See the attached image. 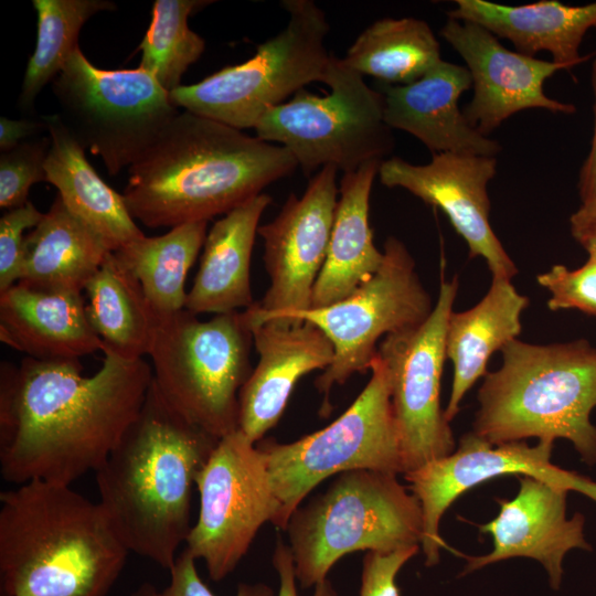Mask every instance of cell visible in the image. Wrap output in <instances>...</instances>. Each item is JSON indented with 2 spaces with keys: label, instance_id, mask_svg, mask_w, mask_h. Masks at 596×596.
<instances>
[{
  "label": "cell",
  "instance_id": "6da1fadb",
  "mask_svg": "<svg viewBox=\"0 0 596 596\" xmlns=\"http://www.w3.org/2000/svg\"><path fill=\"white\" fill-rule=\"evenodd\" d=\"M98 371L79 361L24 358L0 368V470L18 486L72 483L96 471L140 413L151 365L108 345Z\"/></svg>",
  "mask_w": 596,
  "mask_h": 596
},
{
  "label": "cell",
  "instance_id": "7a4b0ae2",
  "mask_svg": "<svg viewBox=\"0 0 596 596\" xmlns=\"http://www.w3.org/2000/svg\"><path fill=\"white\" fill-rule=\"evenodd\" d=\"M297 167L279 145L183 110L128 168L123 196L134 220L172 228L226 214Z\"/></svg>",
  "mask_w": 596,
  "mask_h": 596
},
{
  "label": "cell",
  "instance_id": "3957f363",
  "mask_svg": "<svg viewBox=\"0 0 596 596\" xmlns=\"http://www.w3.org/2000/svg\"><path fill=\"white\" fill-rule=\"evenodd\" d=\"M217 441L152 381L139 415L95 471L98 503L130 553L173 566L192 528L193 487Z\"/></svg>",
  "mask_w": 596,
  "mask_h": 596
},
{
  "label": "cell",
  "instance_id": "277c9868",
  "mask_svg": "<svg viewBox=\"0 0 596 596\" xmlns=\"http://www.w3.org/2000/svg\"><path fill=\"white\" fill-rule=\"evenodd\" d=\"M129 553L98 501L72 486L0 493V596H106Z\"/></svg>",
  "mask_w": 596,
  "mask_h": 596
},
{
  "label": "cell",
  "instance_id": "5b68a950",
  "mask_svg": "<svg viewBox=\"0 0 596 596\" xmlns=\"http://www.w3.org/2000/svg\"><path fill=\"white\" fill-rule=\"evenodd\" d=\"M501 353V366L478 391L472 432L496 445L567 439L595 465L596 348L583 339L546 345L515 339Z\"/></svg>",
  "mask_w": 596,
  "mask_h": 596
},
{
  "label": "cell",
  "instance_id": "8992f818",
  "mask_svg": "<svg viewBox=\"0 0 596 596\" xmlns=\"http://www.w3.org/2000/svg\"><path fill=\"white\" fill-rule=\"evenodd\" d=\"M396 476L368 469L341 472L323 493L295 510L286 531L301 587L326 579L349 553L421 547L419 501Z\"/></svg>",
  "mask_w": 596,
  "mask_h": 596
},
{
  "label": "cell",
  "instance_id": "52a82bcc",
  "mask_svg": "<svg viewBox=\"0 0 596 596\" xmlns=\"http://www.w3.org/2000/svg\"><path fill=\"white\" fill-rule=\"evenodd\" d=\"M252 344L246 310L206 321L187 309L159 317L148 352L153 384L182 417L220 439L240 429Z\"/></svg>",
  "mask_w": 596,
  "mask_h": 596
},
{
  "label": "cell",
  "instance_id": "ba28073f",
  "mask_svg": "<svg viewBox=\"0 0 596 596\" xmlns=\"http://www.w3.org/2000/svg\"><path fill=\"white\" fill-rule=\"evenodd\" d=\"M286 26L259 44L244 63L225 66L191 85L170 92L177 107L243 130L255 128L270 108L312 82L323 83L332 54L329 23L311 0H284Z\"/></svg>",
  "mask_w": 596,
  "mask_h": 596
},
{
  "label": "cell",
  "instance_id": "9c48e42d",
  "mask_svg": "<svg viewBox=\"0 0 596 596\" xmlns=\"http://www.w3.org/2000/svg\"><path fill=\"white\" fill-rule=\"evenodd\" d=\"M323 83L330 87L326 96L302 88L267 110L256 137L286 148L307 175L320 167L344 174L384 161L395 140L384 120L383 94L333 54Z\"/></svg>",
  "mask_w": 596,
  "mask_h": 596
},
{
  "label": "cell",
  "instance_id": "30bf717a",
  "mask_svg": "<svg viewBox=\"0 0 596 596\" xmlns=\"http://www.w3.org/2000/svg\"><path fill=\"white\" fill-rule=\"evenodd\" d=\"M371 379L348 409L327 427L291 443L265 440V455L280 511L276 528L287 523L321 481L351 470L403 473V459L386 366L379 354Z\"/></svg>",
  "mask_w": 596,
  "mask_h": 596
},
{
  "label": "cell",
  "instance_id": "8fae6325",
  "mask_svg": "<svg viewBox=\"0 0 596 596\" xmlns=\"http://www.w3.org/2000/svg\"><path fill=\"white\" fill-rule=\"evenodd\" d=\"M57 115L110 175L130 167L179 114L147 71L103 70L77 47L52 83Z\"/></svg>",
  "mask_w": 596,
  "mask_h": 596
},
{
  "label": "cell",
  "instance_id": "7c38bea8",
  "mask_svg": "<svg viewBox=\"0 0 596 596\" xmlns=\"http://www.w3.org/2000/svg\"><path fill=\"white\" fill-rule=\"evenodd\" d=\"M383 254L379 270L347 298L322 308L291 312L281 320H268L285 324L308 321L331 341L333 360L315 381L323 395L322 416L330 411L329 394L334 385L371 369L382 337L421 324L434 308L406 246L390 236Z\"/></svg>",
  "mask_w": 596,
  "mask_h": 596
},
{
  "label": "cell",
  "instance_id": "4fadbf2b",
  "mask_svg": "<svg viewBox=\"0 0 596 596\" xmlns=\"http://www.w3.org/2000/svg\"><path fill=\"white\" fill-rule=\"evenodd\" d=\"M200 509L185 549L202 560L211 579L228 576L280 505L264 453L241 429L219 439L196 478Z\"/></svg>",
  "mask_w": 596,
  "mask_h": 596
},
{
  "label": "cell",
  "instance_id": "5bb4252c",
  "mask_svg": "<svg viewBox=\"0 0 596 596\" xmlns=\"http://www.w3.org/2000/svg\"><path fill=\"white\" fill-rule=\"evenodd\" d=\"M458 280L441 279L437 301L421 324L385 336L377 354L390 380L391 403L398 430L404 473L456 449L440 406L446 360V329Z\"/></svg>",
  "mask_w": 596,
  "mask_h": 596
},
{
  "label": "cell",
  "instance_id": "9a60e30c",
  "mask_svg": "<svg viewBox=\"0 0 596 596\" xmlns=\"http://www.w3.org/2000/svg\"><path fill=\"white\" fill-rule=\"evenodd\" d=\"M553 441L524 440L491 444L473 432L465 434L448 456L426 462L404 473L408 489L419 501L423 513L421 549L426 566L439 562L440 551L448 549L440 536L439 524L446 510L464 492L490 479L503 476H531L577 491L596 502V481L551 461Z\"/></svg>",
  "mask_w": 596,
  "mask_h": 596
},
{
  "label": "cell",
  "instance_id": "2e32d148",
  "mask_svg": "<svg viewBox=\"0 0 596 596\" xmlns=\"http://www.w3.org/2000/svg\"><path fill=\"white\" fill-rule=\"evenodd\" d=\"M337 172L332 166L321 168L301 196L290 194L277 216L258 227L269 286L259 302L245 309L251 327L311 307L338 202Z\"/></svg>",
  "mask_w": 596,
  "mask_h": 596
},
{
  "label": "cell",
  "instance_id": "e0dca14e",
  "mask_svg": "<svg viewBox=\"0 0 596 596\" xmlns=\"http://www.w3.org/2000/svg\"><path fill=\"white\" fill-rule=\"evenodd\" d=\"M496 173V157L435 153L426 164L391 157L377 175L383 185L405 189L440 209L467 243L469 257H482L492 277L511 280L518 269L489 222L488 184Z\"/></svg>",
  "mask_w": 596,
  "mask_h": 596
},
{
  "label": "cell",
  "instance_id": "ac0fdd59",
  "mask_svg": "<svg viewBox=\"0 0 596 596\" xmlns=\"http://www.w3.org/2000/svg\"><path fill=\"white\" fill-rule=\"evenodd\" d=\"M440 34L462 57L470 73L473 96L462 113L483 136L488 137L524 109L576 111L573 104L553 99L543 89L547 78L566 70L563 65L510 51L490 31L473 22L448 18Z\"/></svg>",
  "mask_w": 596,
  "mask_h": 596
},
{
  "label": "cell",
  "instance_id": "d6986e66",
  "mask_svg": "<svg viewBox=\"0 0 596 596\" xmlns=\"http://www.w3.org/2000/svg\"><path fill=\"white\" fill-rule=\"evenodd\" d=\"M517 477L518 493L509 500L498 499V515L479 525L481 533L491 536L492 551L466 556L462 574L508 558L528 557L543 565L552 588L557 589L565 554L573 549H592L585 540L584 515L566 517L567 489L531 476Z\"/></svg>",
  "mask_w": 596,
  "mask_h": 596
},
{
  "label": "cell",
  "instance_id": "ffe728a7",
  "mask_svg": "<svg viewBox=\"0 0 596 596\" xmlns=\"http://www.w3.org/2000/svg\"><path fill=\"white\" fill-rule=\"evenodd\" d=\"M252 334L258 362L240 392V429L257 443L280 419L299 379L328 368L334 349L308 321H264L252 326Z\"/></svg>",
  "mask_w": 596,
  "mask_h": 596
},
{
  "label": "cell",
  "instance_id": "44dd1931",
  "mask_svg": "<svg viewBox=\"0 0 596 596\" xmlns=\"http://www.w3.org/2000/svg\"><path fill=\"white\" fill-rule=\"evenodd\" d=\"M472 86L467 67L441 60L422 78L384 87V120L406 131L432 152L496 157L501 145L480 134L466 119L458 103Z\"/></svg>",
  "mask_w": 596,
  "mask_h": 596
},
{
  "label": "cell",
  "instance_id": "7402d4cb",
  "mask_svg": "<svg viewBox=\"0 0 596 596\" xmlns=\"http://www.w3.org/2000/svg\"><path fill=\"white\" fill-rule=\"evenodd\" d=\"M0 340L40 361H78L104 347L82 294L45 291L21 283L0 294Z\"/></svg>",
  "mask_w": 596,
  "mask_h": 596
},
{
  "label": "cell",
  "instance_id": "603a6c76",
  "mask_svg": "<svg viewBox=\"0 0 596 596\" xmlns=\"http://www.w3.org/2000/svg\"><path fill=\"white\" fill-rule=\"evenodd\" d=\"M448 18L477 23L497 38L509 40L517 52L529 56L549 52L553 62L571 70L587 60L579 46L585 34L596 29V2L584 6L543 0L504 6L486 0H456Z\"/></svg>",
  "mask_w": 596,
  "mask_h": 596
},
{
  "label": "cell",
  "instance_id": "cb8c5ba5",
  "mask_svg": "<svg viewBox=\"0 0 596 596\" xmlns=\"http://www.w3.org/2000/svg\"><path fill=\"white\" fill-rule=\"evenodd\" d=\"M266 193L243 202L214 223L206 234L200 267L188 292L185 309L193 315L247 309L252 296L249 266Z\"/></svg>",
  "mask_w": 596,
  "mask_h": 596
},
{
  "label": "cell",
  "instance_id": "d4e9b609",
  "mask_svg": "<svg viewBox=\"0 0 596 596\" xmlns=\"http://www.w3.org/2000/svg\"><path fill=\"white\" fill-rule=\"evenodd\" d=\"M381 163H366L341 179L327 256L313 287L310 308L347 298L383 263L384 254L374 245L369 222L370 194Z\"/></svg>",
  "mask_w": 596,
  "mask_h": 596
},
{
  "label": "cell",
  "instance_id": "484cf974",
  "mask_svg": "<svg viewBox=\"0 0 596 596\" xmlns=\"http://www.w3.org/2000/svg\"><path fill=\"white\" fill-rule=\"evenodd\" d=\"M529 305L510 279L492 277L485 297L472 308L451 312L446 329V356L453 362L450 397L444 409L448 423L460 411L465 394L483 375L490 356L521 333Z\"/></svg>",
  "mask_w": 596,
  "mask_h": 596
},
{
  "label": "cell",
  "instance_id": "4316f807",
  "mask_svg": "<svg viewBox=\"0 0 596 596\" xmlns=\"http://www.w3.org/2000/svg\"><path fill=\"white\" fill-rule=\"evenodd\" d=\"M51 147L45 161L46 182L53 184L66 207L85 222L111 252L143 236L123 194L104 182L86 159L84 148L57 114L43 117Z\"/></svg>",
  "mask_w": 596,
  "mask_h": 596
},
{
  "label": "cell",
  "instance_id": "83f0119b",
  "mask_svg": "<svg viewBox=\"0 0 596 596\" xmlns=\"http://www.w3.org/2000/svg\"><path fill=\"white\" fill-rule=\"evenodd\" d=\"M110 252L57 194L25 235L19 283L45 291L82 294Z\"/></svg>",
  "mask_w": 596,
  "mask_h": 596
},
{
  "label": "cell",
  "instance_id": "f1b7e54d",
  "mask_svg": "<svg viewBox=\"0 0 596 596\" xmlns=\"http://www.w3.org/2000/svg\"><path fill=\"white\" fill-rule=\"evenodd\" d=\"M84 290L88 320L103 343L127 359L148 355L157 315L140 283L113 252Z\"/></svg>",
  "mask_w": 596,
  "mask_h": 596
},
{
  "label": "cell",
  "instance_id": "f546056e",
  "mask_svg": "<svg viewBox=\"0 0 596 596\" xmlns=\"http://www.w3.org/2000/svg\"><path fill=\"white\" fill-rule=\"evenodd\" d=\"M207 222L172 227L163 235H146L113 252L140 283L157 318L185 309V278L206 237Z\"/></svg>",
  "mask_w": 596,
  "mask_h": 596
},
{
  "label": "cell",
  "instance_id": "4dcf8cb0",
  "mask_svg": "<svg viewBox=\"0 0 596 596\" xmlns=\"http://www.w3.org/2000/svg\"><path fill=\"white\" fill-rule=\"evenodd\" d=\"M342 61L361 75L407 85L441 61L440 45L423 20L384 18L362 31Z\"/></svg>",
  "mask_w": 596,
  "mask_h": 596
},
{
  "label": "cell",
  "instance_id": "1f68e13d",
  "mask_svg": "<svg viewBox=\"0 0 596 596\" xmlns=\"http://www.w3.org/2000/svg\"><path fill=\"white\" fill-rule=\"evenodd\" d=\"M38 14L36 44L26 65L19 104L24 111L33 110L43 87L61 73L78 47L81 29L100 11H111L109 0H33Z\"/></svg>",
  "mask_w": 596,
  "mask_h": 596
},
{
  "label": "cell",
  "instance_id": "d6a6232c",
  "mask_svg": "<svg viewBox=\"0 0 596 596\" xmlns=\"http://www.w3.org/2000/svg\"><path fill=\"white\" fill-rule=\"evenodd\" d=\"M202 0H156L151 21L138 50L140 68L150 73L167 91L181 86L188 67L196 62L205 42L188 25V18L198 9L212 3Z\"/></svg>",
  "mask_w": 596,
  "mask_h": 596
},
{
  "label": "cell",
  "instance_id": "836d02e7",
  "mask_svg": "<svg viewBox=\"0 0 596 596\" xmlns=\"http://www.w3.org/2000/svg\"><path fill=\"white\" fill-rule=\"evenodd\" d=\"M51 138L26 140L0 156V206L11 210L25 204L34 183L46 181L45 161Z\"/></svg>",
  "mask_w": 596,
  "mask_h": 596
},
{
  "label": "cell",
  "instance_id": "e575fe53",
  "mask_svg": "<svg viewBox=\"0 0 596 596\" xmlns=\"http://www.w3.org/2000/svg\"><path fill=\"white\" fill-rule=\"evenodd\" d=\"M538 283L551 292L547 307L553 310L577 309L596 316V259L588 260L576 269L554 265L536 277Z\"/></svg>",
  "mask_w": 596,
  "mask_h": 596
},
{
  "label": "cell",
  "instance_id": "d590c367",
  "mask_svg": "<svg viewBox=\"0 0 596 596\" xmlns=\"http://www.w3.org/2000/svg\"><path fill=\"white\" fill-rule=\"evenodd\" d=\"M44 213L28 201L25 204L7 210L0 219V294L21 279L24 232L33 228Z\"/></svg>",
  "mask_w": 596,
  "mask_h": 596
},
{
  "label": "cell",
  "instance_id": "8d00e7d4",
  "mask_svg": "<svg viewBox=\"0 0 596 596\" xmlns=\"http://www.w3.org/2000/svg\"><path fill=\"white\" fill-rule=\"evenodd\" d=\"M196 560L183 550L169 570L170 581L163 588L142 583L130 596H214L200 577ZM235 596H275L274 590L263 583L238 585Z\"/></svg>",
  "mask_w": 596,
  "mask_h": 596
},
{
  "label": "cell",
  "instance_id": "74e56055",
  "mask_svg": "<svg viewBox=\"0 0 596 596\" xmlns=\"http://www.w3.org/2000/svg\"><path fill=\"white\" fill-rule=\"evenodd\" d=\"M421 547L368 552L363 557L360 596H400L396 577Z\"/></svg>",
  "mask_w": 596,
  "mask_h": 596
},
{
  "label": "cell",
  "instance_id": "f35d334b",
  "mask_svg": "<svg viewBox=\"0 0 596 596\" xmlns=\"http://www.w3.org/2000/svg\"><path fill=\"white\" fill-rule=\"evenodd\" d=\"M272 563L279 579L278 596H299L292 554L289 545L280 536L276 541ZM312 596H339V594L326 578L315 586Z\"/></svg>",
  "mask_w": 596,
  "mask_h": 596
},
{
  "label": "cell",
  "instance_id": "ab89813d",
  "mask_svg": "<svg viewBox=\"0 0 596 596\" xmlns=\"http://www.w3.org/2000/svg\"><path fill=\"white\" fill-rule=\"evenodd\" d=\"M574 240L596 259V194L585 201L570 217Z\"/></svg>",
  "mask_w": 596,
  "mask_h": 596
},
{
  "label": "cell",
  "instance_id": "60d3db41",
  "mask_svg": "<svg viewBox=\"0 0 596 596\" xmlns=\"http://www.w3.org/2000/svg\"><path fill=\"white\" fill-rule=\"evenodd\" d=\"M590 84L594 94V130L589 151L578 174L577 188L582 201L596 194V55L592 63Z\"/></svg>",
  "mask_w": 596,
  "mask_h": 596
},
{
  "label": "cell",
  "instance_id": "b9f144b4",
  "mask_svg": "<svg viewBox=\"0 0 596 596\" xmlns=\"http://www.w3.org/2000/svg\"><path fill=\"white\" fill-rule=\"evenodd\" d=\"M47 130V125L42 120L0 118V149L1 152L13 149L26 141L29 137Z\"/></svg>",
  "mask_w": 596,
  "mask_h": 596
}]
</instances>
